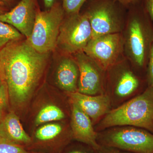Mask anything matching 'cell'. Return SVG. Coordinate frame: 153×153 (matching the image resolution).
Returning <instances> with one entry per match:
<instances>
[{"label": "cell", "instance_id": "obj_30", "mask_svg": "<svg viewBox=\"0 0 153 153\" xmlns=\"http://www.w3.org/2000/svg\"><path fill=\"white\" fill-rule=\"evenodd\" d=\"M129 153V152H115V153Z\"/></svg>", "mask_w": 153, "mask_h": 153}, {"label": "cell", "instance_id": "obj_4", "mask_svg": "<svg viewBox=\"0 0 153 153\" xmlns=\"http://www.w3.org/2000/svg\"><path fill=\"white\" fill-rule=\"evenodd\" d=\"M64 16L63 6L59 4H54L47 11L37 10L33 32L27 38L28 43L40 53L54 51Z\"/></svg>", "mask_w": 153, "mask_h": 153}, {"label": "cell", "instance_id": "obj_11", "mask_svg": "<svg viewBox=\"0 0 153 153\" xmlns=\"http://www.w3.org/2000/svg\"><path fill=\"white\" fill-rule=\"evenodd\" d=\"M68 94L72 102L93 120H97L109 111L110 100L107 95H86L78 91L68 92Z\"/></svg>", "mask_w": 153, "mask_h": 153}, {"label": "cell", "instance_id": "obj_14", "mask_svg": "<svg viewBox=\"0 0 153 153\" xmlns=\"http://www.w3.org/2000/svg\"><path fill=\"white\" fill-rule=\"evenodd\" d=\"M66 55L59 63L56 73L58 85L68 92L77 91L79 69L74 59Z\"/></svg>", "mask_w": 153, "mask_h": 153}, {"label": "cell", "instance_id": "obj_19", "mask_svg": "<svg viewBox=\"0 0 153 153\" xmlns=\"http://www.w3.org/2000/svg\"><path fill=\"white\" fill-rule=\"evenodd\" d=\"M0 153H29L20 145L0 138Z\"/></svg>", "mask_w": 153, "mask_h": 153}, {"label": "cell", "instance_id": "obj_10", "mask_svg": "<svg viewBox=\"0 0 153 153\" xmlns=\"http://www.w3.org/2000/svg\"><path fill=\"white\" fill-rule=\"evenodd\" d=\"M36 12L35 0H22L11 10L0 15V21L13 26L28 38L33 32Z\"/></svg>", "mask_w": 153, "mask_h": 153}, {"label": "cell", "instance_id": "obj_21", "mask_svg": "<svg viewBox=\"0 0 153 153\" xmlns=\"http://www.w3.org/2000/svg\"><path fill=\"white\" fill-rule=\"evenodd\" d=\"M9 100L7 87L4 82L0 85V121L2 119L3 112L7 106Z\"/></svg>", "mask_w": 153, "mask_h": 153}, {"label": "cell", "instance_id": "obj_29", "mask_svg": "<svg viewBox=\"0 0 153 153\" xmlns=\"http://www.w3.org/2000/svg\"><path fill=\"white\" fill-rule=\"evenodd\" d=\"M2 83H3L2 80L1 78V76H0V85H1V84H2Z\"/></svg>", "mask_w": 153, "mask_h": 153}, {"label": "cell", "instance_id": "obj_17", "mask_svg": "<svg viewBox=\"0 0 153 153\" xmlns=\"http://www.w3.org/2000/svg\"><path fill=\"white\" fill-rule=\"evenodd\" d=\"M24 36L13 26L0 21V50L11 41L22 40Z\"/></svg>", "mask_w": 153, "mask_h": 153}, {"label": "cell", "instance_id": "obj_6", "mask_svg": "<svg viewBox=\"0 0 153 153\" xmlns=\"http://www.w3.org/2000/svg\"><path fill=\"white\" fill-rule=\"evenodd\" d=\"M121 5L116 0H93L85 13L90 22L92 38L121 33L123 30Z\"/></svg>", "mask_w": 153, "mask_h": 153}, {"label": "cell", "instance_id": "obj_1", "mask_svg": "<svg viewBox=\"0 0 153 153\" xmlns=\"http://www.w3.org/2000/svg\"><path fill=\"white\" fill-rule=\"evenodd\" d=\"M0 76L7 87L14 106L30 98L47 64L49 53L36 51L27 40L11 41L1 50Z\"/></svg>", "mask_w": 153, "mask_h": 153}, {"label": "cell", "instance_id": "obj_23", "mask_svg": "<svg viewBox=\"0 0 153 153\" xmlns=\"http://www.w3.org/2000/svg\"><path fill=\"white\" fill-rule=\"evenodd\" d=\"M145 10L153 22V0H142Z\"/></svg>", "mask_w": 153, "mask_h": 153}, {"label": "cell", "instance_id": "obj_20", "mask_svg": "<svg viewBox=\"0 0 153 153\" xmlns=\"http://www.w3.org/2000/svg\"><path fill=\"white\" fill-rule=\"evenodd\" d=\"M87 0H63V7L69 15L79 13L81 7Z\"/></svg>", "mask_w": 153, "mask_h": 153}, {"label": "cell", "instance_id": "obj_25", "mask_svg": "<svg viewBox=\"0 0 153 153\" xmlns=\"http://www.w3.org/2000/svg\"><path fill=\"white\" fill-rule=\"evenodd\" d=\"M55 0H44V5L47 8L49 9L54 5Z\"/></svg>", "mask_w": 153, "mask_h": 153}, {"label": "cell", "instance_id": "obj_31", "mask_svg": "<svg viewBox=\"0 0 153 153\" xmlns=\"http://www.w3.org/2000/svg\"><path fill=\"white\" fill-rule=\"evenodd\" d=\"M1 50H0V59H1Z\"/></svg>", "mask_w": 153, "mask_h": 153}, {"label": "cell", "instance_id": "obj_12", "mask_svg": "<svg viewBox=\"0 0 153 153\" xmlns=\"http://www.w3.org/2000/svg\"><path fill=\"white\" fill-rule=\"evenodd\" d=\"M90 119L77 105L72 102L71 124L73 137L98 149L99 146L96 141L97 135Z\"/></svg>", "mask_w": 153, "mask_h": 153}, {"label": "cell", "instance_id": "obj_18", "mask_svg": "<svg viewBox=\"0 0 153 153\" xmlns=\"http://www.w3.org/2000/svg\"><path fill=\"white\" fill-rule=\"evenodd\" d=\"M62 126L58 124H49L41 127L36 131V137L41 141L49 140L58 136L62 131Z\"/></svg>", "mask_w": 153, "mask_h": 153}, {"label": "cell", "instance_id": "obj_28", "mask_svg": "<svg viewBox=\"0 0 153 153\" xmlns=\"http://www.w3.org/2000/svg\"><path fill=\"white\" fill-rule=\"evenodd\" d=\"M1 1H3L5 2H9L10 1H13V0H0Z\"/></svg>", "mask_w": 153, "mask_h": 153}, {"label": "cell", "instance_id": "obj_5", "mask_svg": "<svg viewBox=\"0 0 153 153\" xmlns=\"http://www.w3.org/2000/svg\"><path fill=\"white\" fill-rule=\"evenodd\" d=\"M92 32L86 14H69L60 25L56 48L64 55L83 51L92 38Z\"/></svg>", "mask_w": 153, "mask_h": 153}, {"label": "cell", "instance_id": "obj_13", "mask_svg": "<svg viewBox=\"0 0 153 153\" xmlns=\"http://www.w3.org/2000/svg\"><path fill=\"white\" fill-rule=\"evenodd\" d=\"M0 138L20 145L31 141V138L23 128L19 118L13 111L0 121Z\"/></svg>", "mask_w": 153, "mask_h": 153}, {"label": "cell", "instance_id": "obj_3", "mask_svg": "<svg viewBox=\"0 0 153 153\" xmlns=\"http://www.w3.org/2000/svg\"><path fill=\"white\" fill-rule=\"evenodd\" d=\"M129 126L153 132V87L117 108L110 111L100 125L101 128Z\"/></svg>", "mask_w": 153, "mask_h": 153}, {"label": "cell", "instance_id": "obj_27", "mask_svg": "<svg viewBox=\"0 0 153 153\" xmlns=\"http://www.w3.org/2000/svg\"><path fill=\"white\" fill-rule=\"evenodd\" d=\"M85 153L83 152H80V151H72V152H70V153Z\"/></svg>", "mask_w": 153, "mask_h": 153}, {"label": "cell", "instance_id": "obj_7", "mask_svg": "<svg viewBox=\"0 0 153 153\" xmlns=\"http://www.w3.org/2000/svg\"><path fill=\"white\" fill-rule=\"evenodd\" d=\"M83 52L102 69L113 66L124 52L122 33L106 34L91 39Z\"/></svg>", "mask_w": 153, "mask_h": 153}, {"label": "cell", "instance_id": "obj_24", "mask_svg": "<svg viewBox=\"0 0 153 153\" xmlns=\"http://www.w3.org/2000/svg\"><path fill=\"white\" fill-rule=\"evenodd\" d=\"M117 1L124 6H132L141 2L142 0H116Z\"/></svg>", "mask_w": 153, "mask_h": 153}, {"label": "cell", "instance_id": "obj_22", "mask_svg": "<svg viewBox=\"0 0 153 153\" xmlns=\"http://www.w3.org/2000/svg\"><path fill=\"white\" fill-rule=\"evenodd\" d=\"M147 63L148 84H149V86L153 87V44L150 51Z\"/></svg>", "mask_w": 153, "mask_h": 153}, {"label": "cell", "instance_id": "obj_2", "mask_svg": "<svg viewBox=\"0 0 153 153\" xmlns=\"http://www.w3.org/2000/svg\"><path fill=\"white\" fill-rule=\"evenodd\" d=\"M130 7L123 35L124 52L135 65L143 67L148 63L153 44V22L142 2Z\"/></svg>", "mask_w": 153, "mask_h": 153}, {"label": "cell", "instance_id": "obj_9", "mask_svg": "<svg viewBox=\"0 0 153 153\" xmlns=\"http://www.w3.org/2000/svg\"><path fill=\"white\" fill-rule=\"evenodd\" d=\"M74 55L79 69L77 91L86 95H95L101 89L102 69L83 51Z\"/></svg>", "mask_w": 153, "mask_h": 153}, {"label": "cell", "instance_id": "obj_16", "mask_svg": "<svg viewBox=\"0 0 153 153\" xmlns=\"http://www.w3.org/2000/svg\"><path fill=\"white\" fill-rule=\"evenodd\" d=\"M64 117V113L59 107L53 105H48L38 113L35 123L37 126L48 122L61 120Z\"/></svg>", "mask_w": 153, "mask_h": 153}, {"label": "cell", "instance_id": "obj_8", "mask_svg": "<svg viewBox=\"0 0 153 153\" xmlns=\"http://www.w3.org/2000/svg\"><path fill=\"white\" fill-rule=\"evenodd\" d=\"M105 143L136 153H153V134L134 127L119 129L110 133Z\"/></svg>", "mask_w": 153, "mask_h": 153}, {"label": "cell", "instance_id": "obj_26", "mask_svg": "<svg viewBox=\"0 0 153 153\" xmlns=\"http://www.w3.org/2000/svg\"><path fill=\"white\" fill-rule=\"evenodd\" d=\"M7 10L5 8L3 7L2 6H0V15L4 13L7 12Z\"/></svg>", "mask_w": 153, "mask_h": 153}, {"label": "cell", "instance_id": "obj_15", "mask_svg": "<svg viewBox=\"0 0 153 153\" xmlns=\"http://www.w3.org/2000/svg\"><path fill=\"white\" fill-rule=\"evenodd\" d=\"M139 85V81L135 75L129 70H125L118 80L116 94L120 97L128 96L136 90Z\"/></svg>", "mask_w": 153, "mask_h": 153}]
</instances>
